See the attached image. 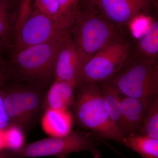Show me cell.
Listing matches in <instances>:
<instances>
[{
	"mask_svg": "<svg viewBox=\"0 0 158 158\" xmlns=\"http://www.w3.org/2000/svg\"><path fill=\"white\" fill-rule=\"evenodd\" d=\"M76 88L73 106L78 124L100 138L123 144V137L109 115L97 84H82Z\"/></svg>",
	"mask_w": 158,
	"mask_h": 158,
	"instance_id": "1",
	"label": "cell"
},
{
	"mask_svg": "<svg viewBox=\"0 0 158 158\" xmlns=\"http://www.w3.org/2000/svg\"><path fill=\"white\" fill-rule=\"evenodd\" d=\"M122 95L137 98L149 105L158 98V63L156 59L137 54L129 56L111 79Z\"/></svg>",
	"mask_w": 158,
	"mask_h": 158,
	"instance_id": "2",
	"label": "cell"
},
{
	"mask_svg": "<svg viewBox=\"0 0 158 158\" xmlns=\"http://www.w3.org/2000/svg\"><path fill=\"white\" fill-rule=\"evenodd\" d=\"M82 3L78 8L71 32L78 52L81 69L90 57L118 35L117 27L102 18L93 4L85 1Z\"/></svg>",
	"mask_w": 158,
	"mask_h": 158,
	"instance_id": "3",
	"label": "cell"
},
{
	"mask_svg": "<svg viewBox=\"0 0 158 158\" xmlns=\"http://www.w3.org/2000/svg\"><path fill=\"white\" fill-rule=\"evenodd\" d=\"M64 37L18 51L12 61L16 73L37 87L47 86L55 78L57 56Z\"/></svg>",
	"mask_w": 158,
	"mask_h": 158,
	"instance_id": "4",
	"label": "cell"
},
{
	"mask_svg": "<svg viewBox=\"0 0 158 158\" xmlns=\"http://www.w3.org/2000/svg\"><path fill=\"white\" fill-rule=\"evenodd\" d=\"M77 9L67 14L29 15L17 30V51L31 46L57 41L71 32Z\"/></svg>",
	"mask_w": 158,
	"mask_h": 158,
	"instance_id": "5",
	"label": "cell"
},
{
	"mask_svg": "<svg viewBox=\"0 0 158 158\" xmlns=\"http://www.w3.org/2000/svg\"><path fill=\"white\" fill-rule=\"evenodd\" d=\"M98 142L90 133L72 131L68 135L45 138L25 144L19 150L12 152L19 158L49 156L67 158L72 153L87 151L94 158H99L101 152L98 149Z\"/></svg>",
	"mask_w": 158,
	"mask_h": 158,
	"instance_id": "6",
	"label": "cell"
},
{
	"mask_svg": "<svg viewBox=\"0 0 158 158\" xmlns=\"http://www.w3.org/2000/svg\"><path fill=\"white\" fill-rule=\"evenodd\" d=\"M131 44L118 35L88 59L81 69L77 85L111 80L131 55ZM76 87V88H77Z\"/></svg>",
	"mask_w": 158,
	"mask_h": 158,
	"instance_id": "7",
	"label": "cell"
},
{
	"mask_svg": "<svg viewBox=\"0 0 158 158\" xmlns=\"http://www.w3.org/2000/svg\"><path fill=\"white\" fill-rule=\"evenodd\" d=\"M3 93L10 124L25 129L32 124L43 103L42 94L36 88L17 87Z\"/></svg>",
	"mask_w": 158,
	"mask_h": 158,
	"instance_id": "8",
	"label": "cell"
},
{
	"mask_svg": "<svg viewBox=\"0 0 158 158\" xmlns=\"http://www.w3.org/2000/svg\"><path fill=\"white\" fill-rule=\"evenodd\" d=\"M93 5L102 18L117 27L145 15L155 6L153 0H98Z\"/></svg>",
	"mask_w": 158,
	"mask_h": 158,
	"instance_id": "9",
	"label": "cell"
},
{
	"mask_svg": "<svg viewBox=\"0 0 158 158\" xmlns=\"http://www.w3.org/2000/svg\"><path fill=\"white\" fill-rule=\"evenodd\" d=\"M81 70L78 52L70 33L62 39L56 62L55 81L69 82L76 88Z\"/></svg>",
	"mask_w": 158,
	"mask_h": 158,
	"instance_id": "10",
	"label": "cell"
},
{
	"mask_svg": "<svg viewBox=\"0 0 158 158\" xmlns=\"http://www.w3.org/2000/svg\"><path fill=\"white\" fill-rule=\"evenodd\" d=\"M149 105L138 99L122 95L121 116L117 127L123 138L138 134Z\"/></svg>",
	"mask_w": 158,
	"mask_h": 158,
	"instance_id": "11",
	"label": "cell"
},
{
	"mask_svg": "<svg viewBox=\"0 0 158 158\" xmlns=\"http://www.w3.org/2000/svg\"><path fill=\"white\" fill-rule=\"evenodd\" d=\"M73 123V116L68 110L47 109L41 119L43 129L51 137L68 135L72 131Z\"/></svg>",
	"mask_w": 158,
	"mask_h": 158,
	"instance_id": "12",
	"label": "cell"
},
{
	"mask_svg": "<svg viewBox=\"0 0 158 158\" xmlns=\"http://www.w3.org/2000/svg\"><path fill=\"white\" fill-rule=\"evenodd\" d=\"M75 88L69 82L55 81L44 98L43 106L45 110H68L74 102Z\"/></svg>",
	"mask_w": 158,
	"mask_h": 158,
	"instance_id": "13",
	"label": "cell"
},
{
	"mask_svg": "<svg viewBox=\"0 0 158 158\" xmlns=\"http://www.w3.org/2000/svg\"><path fill=\"white\" fill-rule=\"evenodd\" d=\"M97 84L109 115L117 127L121 116L122 95L110 80Z\"/></svg>",
	"mask_w": 158,
	"mask_h": 158,
	"instance_id": "14",
	"label": "cell"
},
{
	"mask_svg": "<svg viewBox=\"0 0 158 158\" xmlns=\"http://www.w3.org/2000/svg\"><path fill=\"white\" fill-rule=\"evenodd\" d=\"M123 144L142 158H158V139L135 134L123 138Z\"/></svg>",
	"mask_w": 158,
	"mask_h": 158,
	"instance_id": "15",
	"label": "cell"
},
{
	"mask_svg": "<svg viewBox=\"0 0 158 158\" xmlns=\"http://www.w3.org/2000/svg\"><path fill=\"white\" fill-rule=\"evenodd\" d=\"M138 54L142 56L157 60L158 21H152L149 27L140 37L138 43Z\"/></svg>",
	"mask_w": 158,
	"mask_h": 158,
	"instance_id": "16",
	"label": "cell"
},
{
	"mask_svg": "<svg viewBox=\"0 0 158 158\" xmlns=\"http://www.w3.org/2000/svg\"><path fill=\"white\" fill-rule=\"evenodd\" d=\"M138 135L158 139V98L150 103Z\"/></svg>",
	"mask_w": 158,
	"mask_h": 158,
	"instance_id": "17",
	"label": "cell"
},
{
	"mask_svg": "<svg viewBox=\"0 0 158 158\" xmlns=\"http://www.w3.org/2000/svg\"><path fill=\"white\" fill-rule=\"evenodd\" d=\"M6 149L11 152L19 150L25 145L23 130L13 125H9L4 130Z\"/></svg>",
	"mask_w": 158,
	"mask_h": 158,
	"instance_id": "18",
	"label": "cell"
},
{
	"mask_svg": "<svg viewBox=\"0 0 158 158\" xmlns=\"http://www.w3.org/2000/svg\"><path fill=\"white\" fill-rule=\"evenodd\" d=\"M34 6L40 14L52 16L59 13L58 0H35Z\"/></svg>",
	"mask_w": 158,
	"mask_h": 158,
	"instance_id": "19",
	"label": "cell"
},
{
	"mask_svg": "<svg viewBox=\"0 0 158 158\" xmlns=\"http://www.w3.org/2000/svg\"><path fill=\"white\" fill-rule=\"evenodd\" d=\"M85 0H58L59 5L58 14H65L76 10L80 3Z\"/></svg>",
	"mask_w": 158,
	"mask_h": 158,
	"instance_id": "20",
	"label": "cell"
},
{
	"mask_svg": "<svg viewBox=\"0 0 158 158\" xmlns=\"http://www.w3.org/2000/svg\"><path fill=\"white\" fill-rule=\"evenodd\" d=\"M10 124V120L4 104L3 93L0 92V130H5Z\"/></svg>",
	"mask_w": 158,
	"mask_h": 158,
	"instance_id": "21",
	"label": "cell"
},
{
	"mask_svg": "<svg viewBox=\"0 0 158 158\" xmlns=\"http://www.w3.org/2000/svg\"><path fill=\"white\" fill-rule=\"evenodd\" d=\"M31 1V0H23V1L22 4L21 6L19 17L16 24V28H19L21 26L29 15Z\"/></svg>",
	"mask_w": 158,
	"mask_h": 158,
	"instance_id": "22",
	"label": "cell"
},
{
	"mask_svg": "<svg viewBox=\"0 0 158 158\" xmlns=\"http://www.w3.org/2000/svg\"><path fill=\"white\" fill-rule=\"evenodd\" d=\"M9 29L7 14L0 15V37L6 35Z\"/></svg>",
	"mask_w": 158,
	"mask_h": 158,
	"instance_id": "23",
	"label": "cell"
},
{
	"mask_svg": "<svg viewBox=\"0 0 158 158\" xmlns=\"http://www.w3.org/2000/svg\"><path fill=\"white\" fill-rule=\"evenodd\" d=\"M0 158H19L14 153L9 150H0Z\"/></svg>",
	"mask_w": 158,
	"mask_h": 158,
	"instance_id": "24",
	"label": "cell"
},
{
	"mask_svg": "<svg viewBox=\"0 0 158 158\" xmlns=\"http://www.w3.org/2000/svg\"><path fill=\"white\" fill-rule=\"evenodd\" d=\"M6 149L4 130H0V150Z\"/></svg>",
	"mask_w": 158,
	"mask_h": 158,
	"instance_id": "25",
	"label": "cell"
},
{
	"mask_svg": "<svg viewBox=\"0 0 158 158\" xmlns=\"http://www.w3.org/2000/svg\"><path fill=\"white\" fill-rule=\"evenodd\" d=\"M6 14V9L2 4L0 3V15Z\"/></svg>",
	"mask_w": 158,
	"mask_h": 158,
	"instance_id": "26",
	"label": "cell"
},
{
	"mask_svg": "<svg viewBox=\"0 0 158 158\" xmlns=\"http://www.w3.org/2000/svg\"><path fill=\"white\" fill-rule=\"evenodd\" d=\"M98 0H85V2H87L90 3V4H94V3L96 2ZM155 6L156 7H158L157 3L156 0H153Z\"/></svg>",
	"mask_w": 158,
	"mask_h": 158,
	"instance_id": "27",
	"label": "cell"
},
{
	"mask_svg": "<svg viewBox=\"0 0 158 158\" xmlns=\"http://www.w3.org/2000/svg\"><path fill=\"white\" fill-rule=\"evenodd\" d=\"M2 75L0 73V85L2 84Z\"/></svg>",
	"mask_w": 158,
	"mask_h": 158,
	"instance_id": "28",
	"label": "cell"
},
{
	"mask_svg": "<svg viewBox=\"0 0 158 158\" xmlns=\"http://www.w3.org/2000/svg\"><path fill=\"white\" fill-rule=\"evenodd\" d=\"M2 63L1 62V60H0V70H1V69L2 68Z\"/></svg>",
	"mask_w": 158,
	"mask_h": 158,
	"instance_id": "29",
	"label": "cell"
},
{
	"mask_svg": "<svg viewBox=\"0 0 158 158\" xmlns=\"http://www.w3.org/2000/svg\"><path fill=\"white\" fill-rule=\"evenodd\" d=\"M1 47H2V44H1V43L0 42V49H1Z\"/></svg>",
	"mask_w": 158,
	"mask_h": 158,
	"instance_id": "30",
	"label": "cell"
}]
</instances>
